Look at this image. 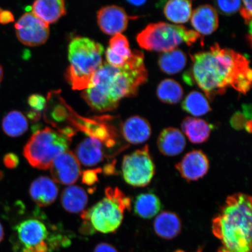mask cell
Listing matches in <instances>:
<instances>
[{
    "label": "cell",
    "mask_w": 252,
    "mask_h": 252,
    "mask_svg": "<svg viewBox=\"0 0 252 252\" xmlns=\"http://www.w3.org/2000/svg\"><path fill=\"white\" fill-rule=\"evenodd\" d=\"M3 77H4V70H3L2 65L0 64V84L1 83Z\"/></svg>",
    "instance_id": "cell-41"
},
{
    "label": "cell",
    "mask_w": 252,
    "mask_h": 252,
    "mask_svg": "<svg viewBox=\"0 0 252 252\" xmlns=\"http://www.w3.org/2000/svg\"><path fill=\"white\" fill-rule=\"evenodd\" d=\"M176 252H185L183 251L179 250V251H176ZM197 252H203L202 249H201V248L198 249Z\"/></svg>",
    "instance_id": "cell-42"
},
{
    "label": "cell",
    "mask_w": 252,
    "mask_h": 252,
    "mask_svg": "<svg viewBox=\"0 0 252 252\" xmlns=\"http://www.w3.org/2000/svg\"><path fill=\"white\" fill-rule=\"evenodd\" d=\"M88 201V195L83 188L71 186L63 190L61 203L64 209L71 213L83 212Z\"/></svg>",
    "instance_id": "cell-23"
},
{
    "label": "cell",
    "mask_w": 252,
    "mask_h": 252,
    "mask_svg": "<svg viewBox=\"0 0 252 252\" xmlns=\"http://www.w3.org/2000/svg\"><path fill=\"white\" fill-rule=\"evenodd\" d=\"M200 37L201 34L196 31L182 25L158 23L148 25L137 34L136 39L142 49L164 53L177 49L184 43L191 46Z\"/></svg>",
    "instance_id": "cell-7"
},
{
    "label": "cell",
    "mask_w": 252,
    "mask_h": 252,
    "mask_svg": "<svg viewBox=\"0 0 252 252\" xmlns=\"http://www.w3.org/2000/svg\"><path fill=\"white\" fill-rule=\"evenodd\" d=\"M192 64L184 75L187 84H196L209 100L232 88L241 94L251 90L252 71L250 62L235 50L221 48L218 43L209 51L191 55Z\"/></svg>",
    "instance_id": "cell-1"
},
{
    "label": "cell",
    "mask_w": 252,
    "mask_h": 252,
    "mask_svg": "<svg viewBox=\"0 0 252 252\" xmlns=\"http://www.w3.org/2000/svg\"><path fill=\"white\" fill-rule=\"evenodd\" d=\"M191 23L197 33L209 35L219 27L218 14L216 9L212 5H200L192 12Z\"/></svg>",
    "instance_id": "cell-16"
},
{
    "label": "cell",
    "mask_w": 252,
    "mask_h": 252,
    "mask_svg": "<svg viewBox=\"0 0 252 252\" xmlns=\"http://www.w3.org/2000/svg\"><path fill=\"white\" fill-rule=\"evenodd\" d=\"M182 107L185 112L195 117L205 115L212 110L206 97L196 91L188 94L182 102Z\"/></svg>",
    "instance_id": "cell-29"
},
{
    "label": "cell",
    "mask_w": 252,
    "mask_h": 252,
    "mask_svg": "<svg viewBox=\"0 0 252 252\" xmlns=\"http://www.w3.org/2000/svg\"><path fill=\"white\" fill-rule=\"evenodd\" d=\"M159 198L153 193H143L138 196L134 204V212L144 219H150L156 216L161 209Z\"/></svg>",
    "instance_id": "cell-27"
},
{
    "label": "cell",
    "mask_w": 252,
    "mask_h": 252,
    "mask_svg": "<svg viewBox=\"0 0 252 252\" xmlns=\"http://www.w3.org/2000/svg\"><path fill=\"white\" fill-rule=\"evenodd\" d=\"M181 126L183 132L193 144L206 142L209 139L213 129V126L204 120L192 117L186 118Z\"/></svg>",
    "instance_id": "cell-22"
},
{
    "label": "cell",
    "mask_w": 252,
    "mask_h": 252,
    "mask_svg": "<svg viewBox=\"0 0 252 252\" xmlns=\"http://www.w3.org/2000/svg\"><path fill=\"white\" fill-rule=\"evenodd\" d=\"M104 49L101 44L87 37H77L68 46L70 65L65 77L74 90L90 88L94 74L103 64Z\"/></svg>",
    "instance_id": "cell-4"
},
{
    "label": "cell",
    "mask_w": 252,
    "mask_h": 252,
    "mask_svg": "<svg viewBox=\"0 0 252 252\" xmlns=\"http://www.w3.org/2000/svg\"><path fill=\"white\" fill-rule=\"evenodd\" d=\"M157 146L163 155L174 157L184 151L187 146V141L180 130L168 127L160 132L158 137Z\"/></svg>",
    "instance_id": "cell-18"
},
{
    "label": "cell",
    "mask_w": 252,
    "mask_h": 252,
    "mask_svg": "<svg viewBox=\"0 0 252 252\" xmlns=\"http://www.w3.org/2000/svg\"><path fill=\"white\" fill-rule=\"evenodd\" d=\"M251 121V120H249ZM245 117L243 113L238 112L235 113L231 120V124L233 127L237 130H241L245 127L246 124L249 121Z\"/></svg>",
    "instance_id": "cell-34"
},
{
    "label": "cell",
    "mask_w": 252,
    "mask_h": 252,
    "mask_svg": "<svg viewBox=\"0 0 252 252\" xmlns=\"http://www.w3.org/2000/svg\"><path fill=\"white\" fill-rule=\"evenodd\" d=\"M15 230L20 243L18 247L20 248L15 252H21L24 248L37 247L48 240V230L39 220L30 219L24 220L16 226Z\"/></svg>",
    "instance_id": "cell-11"
},
{
    "label": "cell",
    "mask_w": 252,
    "mask_h": 252,
    "mask_svg": "<svg viewBox=\"0 0 252 252\" xmlns=\"http://www.w3.org/2000/svg\"><path fill=\"white\" fill-rule=\"evenodd\" d=\"M187 63V55L182 50L178 49L162 53L158 59L160 70L169 75L179 73L184 70Z\"/></svg>",
    "instance_id": "cell-25"
},
{
    "label": "cell",
    "mask_w": 252,
    "mask_h": 252,
    "mask_svg": "<svg viewBox=\"0 0 252 252\" xmlns=\"http://www.w3.org/2000/svg\"><path fill=\"white\" fill-rule=\"evenodd\" d=\"M144 55L139 50L120 67L103 62L94 74L90 88L84 90L82 97L91 108L99 112L112 111L118 108L125 97L136 95L138 89L148 80Z\"/></svg>",
    "instance_id": "cell-2"
},
{
    "label": "cell",
    "mask_w": 252,
    "mask_h": 252,
    "mask_svg": "<svg viewBox=\"0 0 252 252\" xmlns=\"http://www.w3.org/2000/svg\"><path fill=\"white\" fill-rule=\"evenodd\" d=\"M102 172L100 168L87 170L83 173L82 182L88 186H92L98 181V174Z\"/></svg>",
    "instance_id": "cell-31"
},
{
    "label": "cell",
    "mask_w": 252,
    "mask_h": 252,
    "mask_svg": "<svg viewBox=\"0 0 252 252\" xmlns=\"http://www.w3.org/2000/svg\"><path fill=\"white\" fill-rule=\"evenodd\" d=\"M167 19L176 24L187 23L192 14V2L188 0H170L163 7Z\"/></svg>",
    "instance_id": "cell-24"
},
{
    "label": "cell",
    "mask_w": 252,
    "mask_h": 252,
    "mask_svg": "<svg viewBox=\"0 0 252 252\" xmlns=\"http://www.w3.org/2000/svg\"><path fill=\"white\" fill-rule=\"evenodd\" d=\"M215 4L220 13L223 15H230L236 13L242 5V1L239 0L236 1H217Z\"/></svg>",
    "instance_id": "cell-30"
},
{
    "label": "cell",
    "mask_w": 252,
    "mask_h": 252,
    "mask_svg": "<svg viewBox=\"0 0 252 252\" xmlns=\"http://www.w3.org/2000/svg\"><path fill=\"white\" fill-rule=\"evenodd\" d=\"M128 19L125 9L115 5L100 8L97 14L100 29L109 35L114 36L125 31L127 27Z\"/></svg>",
    "instance_id": "cell-13"
},
{
    "label": "cell",
    "mask_w": 252,
    "mask_h": 252,
    "mask_svg": "<svg viewBox=\"0 0 252 252\" xmlns=\"http://www.w3.org/2000/svg\"><path fill=\"white\" fill-rule=\"evenodd\" d=\"M127 2L131 5L134 6H141L142 5H144L147 1H144V0H140V1L139 0H135V1H128Z\"/></svg>",
    "instance_id": "cell-39"
},
{
    "label": "cell",
    "mask_w": 252,
    "mask_h": 252,
    "mask_svg": "<svg viewBox=\"0 0 252 252\" xmlns=\"http://www.w3.org/2000/svg\"><path fill=\"white\" fill-rule=\"evenodd\" d=\"M14 21V16L10 11L3 10L0 13V24L6 25Z\"/></svg>",
    "instance_id": "cell-36"
},
{
    "label": "cell",
    "mask_w": 252,
    "mask_h": 252,
    "mask_svg": "<svg viewBox=\"0 0 252 252\" xmlns=\"http://www.w3.org/2000/svg\"><path fill=\"white\" fill-rule=\"evenodd\" d=\"M243 5H241L240 14L244 19L245 23L247 24H252V1L251 0H247V1H242Z\"/></svg>",
    "instance_id": "cell-33"
},
{
    "label": "cell",
    "mask_w": 252,
    "mask_h": 252,
    "mask_svg": "<svg viewBox=\"0 0 252 252\" xmlns=\"http://www.w3.org/2000/svg\"><path fill=\"white\" fill-rule=\"evenodd\" d=\"M74 134L71 127L58 131L50 127L37 130L25 145L24 156L34 168L49 169L56 158L68 150Z\"/></svg>",
    "instance_id": "cell-5"
},
{
    "label": "cell",
    "mask_w": 252,
    "mask_h": 252,
    "mask_svg": "<svg viewBox=\"0 0 252 252\" xmlns=\"http://www.w3.org/2000/svg\"><path fill=\"white\" fill-rule=\"evenodd\" d=\"M2 128L5 134L9 137H20L28 130V120L23 113L18 110H12L3 118Z\"/></svg>",
    "instance_id": "cell-26"
},
{
    "label": "cell",
    "mask_w": 252,
    "mask_h": 252,
    "mask_svg": "<svg viewBox=\"0 0 252 252\" xmlns=\"http://www.w3.org/2000/svg\"><path fill=\"white\" fill-rule=\"evenodd\" d=\"M31 12L49 26L65 15V2L63 0H38L33 2Z\"/></svg>",
    "instance_id": "cell-19"
},
{
    "label": "cell",
    "mask_w": 252,
    "mask_h": 252,
    "mask_svg": "<svg viewBox=\"0 0 252 252\" xmlns=\"http://www.w3.org/2000/svg\"><path fill=\"white\" fill-rule=\"evenodd\" d=\"M121 131L123 137L128 143L140 144L149 139L152 130L147 120L134 116L122 124Z\"/></svg>",
    "instance_id": "cell-15"
},
{
    "label": "cell",
    "mask_w": 252,
    "mask_h": 252,
    "mask_svg": "<svg viewBox=\"0 0 252 252\" xmlns=\"http://www.w3.org/2000/svg\"><path fill=\"white\" fill-rule=\"evenodd\" d=\"M14 27L18 39L25 46L42 45L49 38V26L31 12H27L22 15Z\"/></svg>",
    "instance_id": "cell-9"
},
{
    "label": "cell",
    "mask_w": 252,
    "mask_h": 252,
    "mask_svg": "<svg viewBox=\"0 0 252 252\" xmlns=\"http://www.w3.org/2000/svg\"><path fill=\"white\" fill-rule=\"evenodd\" d=\"M59 189L54 181L47 176H41L31 185L30 196L34 202L40 207L52 204L58 196Z\"/></svg>",
    "instance_id": "cell-17"
},
{
    "label": "cell",
    "mask_w": 252,
    "mask_h": 252,
    "mask_svg": "<svg viewBox=\"0 0 252 252\" xmlns=\"http://www.w3.org/2000/svg\"><path fill=\"white\" fill-rule=\"evenodd\" d=\"M132 54L133 52L127 37L122 33L116 34L109 40V46L105 54L106 63L113 67H122Z\"/></svg>",
    "instance_id": "cell-20"
},
{
    "label": "cell",
    "mask_w": 252,
    "mask_h": 252,
    "mask_svg": "<svg viewBox=\"0 0 252 252\" xmlns=\"http://www.w3.org/2000/svg\"><path fill=\"white\" fill-rule=\"evenodd\" d=\"M93 252H119L116 248L111 244L108 243H100L97 244L94 248Z\"/></svg>",
    "instance_id": "cell-37"
},
{
    "label": "cell",
    "mask_w": 252,
    "mask_h": 252,
    "mask_svg": "<svg viewBox=\"0 0 252 252\" xmlns=\"http://www.w3.org/2000/svg\"><path fill=\"white\" fill-rule=\"evenodd\" d=\"M46 103V100L42 95L39 94H32L28 98V104L36 112L42 111Z\"/></svg>",
    "instance_id": "cell-32"
},
{
    "label": "cell",
    "mask_w": 252,
    "mask_h": 252,
    "mask_svg": "<svg viewBox=\"0 0 252 252\" xmlns=\"http://www.w3.org/2000/svg\"><path fill=\"white\" fill-rule=\"evenodd\" d=\"M115 163L112 162L104 167L102 172L105 173L107 175H111L116 173L115 171Z\"/></svg>",
    "instance_id": "cell-38"
},
{
    "label": "cell",
    "mask_w": 252,
    "mask_h": 252,
    "mask_svg": "<svg viewBox=\"0 0 252 252\" xmlns=\"http://www.w3.org/2000/svg\"><path fill=\"white\" fill-rule=\"evenodd\" d=\"M2 11V9L1 7H0V13H1Z\"/></svg>",
    "instance_id": "cell-43"
},
{
    "label": "cell",
    "mask_w": 252,
    "mask_h": 252,
    "mask_svg": "<svg viewBox=\"0 0 252 252\" xmlns=\"http://www.w3.org/2000/svg\"><path fill=\"white\" fill-rule=\"evenodd\" d=\"M175 168L185 180L196 181L207 174L209 160L202 151L193 150L186 154Z\"/></svg>",
    "instance_id": "cell-12"
},
{
    "label": "cell",
    "mask_w": 252,
    "mask_h": 252,
    "mask_svg": "<svg viewBox=\"0 0 252 252\" xmlns=\"http://www.w3.org/2000/svg\"><path fill=\"white\" fill-rule=\"evenodd\" d=\"M53 181L64 185H70L81 174L80 163L71 151H65L56 158L50 167Z\"/></svg>",
    "instance_id": "cell-10"
},
{
    "label": "cell",
    "mask_w": 252,
    "mask_h": 252,
    "mask_svg": "<svg viewBox=\"0 0 252 252\" xmlns=\"http://www.w3.org/2000/svg\"><path fill=\"white\" fill-rule=\"evenodd\" d=\"M155 172V165L147 145L124 157L123 177L131 187H146L152 181Z\"/></svg>",
    "instance_id": "cell-8"
},
{
    "label": "cell",
    "mask_w": 252,
    "mask_h": 252,
    "mask_svg": "<svg viewBox=\"0 0 252 252\" xmlns=\"http://www.w3.org/2000/svg\"><path fill=\"white\" fill-rule=\"evenodd\" d=\"M4 165L7 168L13 169L19 164V158L17 155L13 153L6 154L3 159Z\"/></svg>",
    "instance_id": "cell-35"
},
{
    "label": "cell",
    "mask_w": 252,
    "mask_h": 252,
    "mask_svg": "<svg viewBox=\"0 0 252 252\" xmlns=\"http://www.w3.org/2000/svg\"><path fill=\"white\" fill-rule=\"evenodd\" d=\"M184 94L181 84L172 79L160 82L157 90V95L160 101L171 105L181 102Z\"/></svg>",
    "instance_id": "cell-28"
},
{
    "label": "cell",
    "mask_w": 252,
    "mask_h": 252,
    "mask_svg": "<svg viewBox=\"0 0 252 252\" xmlns=\"http://www.w3.org/2000/svg\"><path fill=\"white\" fill-rule=\"evenodd\" d=\"M4 229H3L2 226L1 224V223H0V242L2 241L3 238H4Z\"/></svg>",
    "instance_id": "cell-40"
},
{
    "label": "cell",
    "mask_w": 252,
    "mask_h": 252,
    "mask_svg": "<svg viewBox=\"0 0 252 252\" xmlns=\"http://www.w3.org/2000/svg\"><path fill=\"white\" fill-rule=\"evenodd\" d=\"M131 200L118 188L105 189V197L91 209L84 211L81 218L92 225L94 231L112 234L121 226L126 210H130Z\"/></svg>",
    "instance_id": "cell-6"
},
{
    "label": "cell",
    "mask_w": 252,
    "mask_h": 252,
    "mask_svg": "<svg viewBox=\"0 0 252 252\" xmlns=\"http://www.w3.org/2000/svg\"><path fill=\"white\" fill-rule=\"evenodd\" d=\"M252 197L229 196L212 221V231L220 242L217 252H252Z\"/></svg>",
    "instance_id": "cell-3"
},
{
    "label": "cell",
    "mask_w": 252,
    "mask_h": 252,
    "mask_svg": "<svg viewBox=\"0 0 252 252\" xmlns=\"http://www.w3.org/2000/svg\"><path fill=\"white\" fill-rule=\"evenodd\" d=\"M154 228L156 234L159 237L172 239L181 232V220L174 213L163 212L154 220Z\"/></svg>",
    "instance_id": "cell-21"
},
{
    "label": "cell",
    "mask_w": 252,
    "mask_h": 252,
    "mask_svg": "<svg viewBox=\"0 0 252 252\" xmlns=\"http://www.w3.org/2000/svg\"><path fill=\"white\" fill-rule=\"evenodd\" d=\"M75 156L78 161L86 166H94L101 162L105 157H110L102 142L94 137H88L75 149Z\"/></svg>",
    "instance_id": "cell-14"
}]
</instances>
